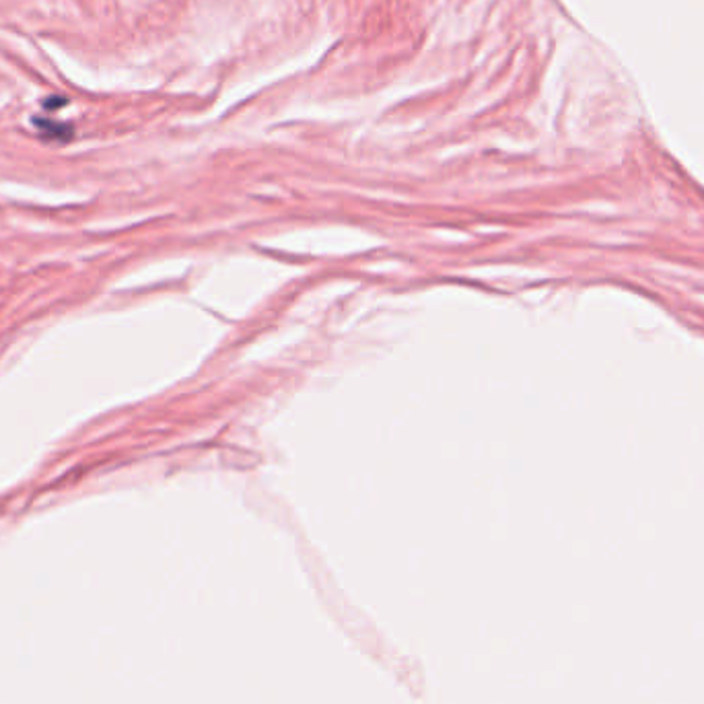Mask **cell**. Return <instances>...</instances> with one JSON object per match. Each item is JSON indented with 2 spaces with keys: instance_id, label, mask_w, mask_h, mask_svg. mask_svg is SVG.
I'll list each match as a JSON object with an SVG mask.
<instances>
[{
  "instance_id": "cell-1",
  "label": "cell",
  "mask_w": 704,
  "mask_h": 704,
  "mask_svg": "<svg viewBox=\"0 0 704 704\" xmlns=\"http://www.w3.org/2000/svg\"><path fill=\"white\" fill-rule=\"evenodd\" d=\"M33 124L38 126L42 130L43 134L48 138H58V141H68L72 136V126L66 124H56L52 120H42V118H35Z\"/></svg>"
},
{
  "instance_id": "cell-2",
  "label": "cell",
  "mask_w": 704,
  "mask_h": 704,
  "mask_svg": "<svg viewBox=\"0 0 704 704\" xmlns=\"http://www.w3.org/2000/svg\"><path fill=\"white\" fill-rule=\"evenodd\" d=\"M60 105H66V99H64V97H58V99H45V101H43V107H48V109H54V107H60Z\"/></svg>"
}]
</instances>
